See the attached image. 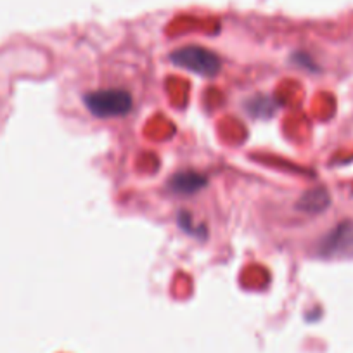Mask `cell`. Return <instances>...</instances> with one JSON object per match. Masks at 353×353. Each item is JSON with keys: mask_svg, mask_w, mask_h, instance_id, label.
I'll list each match as a JSON object with an SVG mask.
<instances>
[{"mask_svg": "<svg viewBox=\"0 0 353 353\" xmlns=\"http://www.w3.org/2000/svg\"><path fill=\"white\" fill-rule=\"evenodd\" d=\"M83 103L88 113L97 118L123 117L130 113L134 106L130 94L121 88H104V90L88 92L83 97Z\"/></svg>", "mask_w": 353, "mask_h": 353, "instance_id": "6da1fadb", "label": "cell"}, {"mask_svg": "<svg viewBox=\"0 0 353 353\" xmlns=\"http://www.w3.org/2000/svg\"><path fill=\"white\" fill-rule=\"evenodd\" d=\"M319 254L324 258H352L353 256V222L346 220L336 225L319 243Z\"/></svg>", "mask_w": 353, "mask_h": 353, "instance_id": "3957f363", "label": "cell"}, {"mask_svg": "<svg viewBox=\"0 0 353 353\" xmlns=\"http://www.w3.org/2000/svg\"><path fill=\"white\" fill-rule=\"evenodd\" d=\"M170 61L182 70H188L191 73L201 74L206 78L216 77L220 68H222V61L215 52L198 46H188L173 50Z\"/></svg>", "mask_w": 353, "mask_h": 353, "instance_id": "7a4b0ae2", "label": "cell"}, {"mask_svg": "<svg viewBox=\"0 0 353 353\" xmlns=\"http://www.w3.org/2000/svg\"><path fill=\"white\" fill-rule=\"evenodd\" d=\"M329 206V194L325 189H310L301 196L298 208L307 213H321Z\"/></svg>", "mask_w": 353, "mask_h": 353, "instance_id": "5b68a950", "label": "cell"}, {"mask_svg": "<svg viewBox=\"0 0 353 353\" xmlns=\"http://www.w3.org/2000/svg\"><path fill=\"white\" fill-rule=\"evenodd\" d=\"M250 111H253L256 117H265L263 110H269L270 113H274V103L270 99H263V97H258L256 101H254L253 104H250V108H248Z\"/></svg>", "mask_w": 353, "mask_h": 353, "instance_id": "8992f818", "label": "cell"}, {"mask_svg": "<svg viewBox=\"0 0 353 353\" xmlns=\"http://www.w3.org/2000/svg\"><path fill=\"white\" fill-rule=\"evenodd\" d=\"M206 184L208 181L205 175L192 172V170H185V172H176L175 175H172V179L168 181V189L173 194L191 196L205 189Z\"/></svg>", "mask_w": 353, "mask_h": 353, "instance_id": "277c9868", "label": "cell"}]
</instances>
